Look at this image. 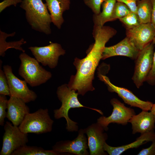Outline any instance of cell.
Wrapping results in <instances>:
<instances>
[{"label": "cell", "mask_w": 155, "mask_h": 155, "mask_svg": "<svg viewBox=\"0 0 155 155\" xmlns=\"http://www.w3.org/2000/svg\"><path fill=\"white\" fill-rule=\"evenodd\" d=\"M87 136L88 144L90 155H106L104 146L108 138L104 128L98 123H94L84 129Z\"/></svg>", "instance_id": "7c38bea8"}, {"label": "cell", "mask_w": 155, "mask_h": 155, "mask_svg": "<svg viewBox=\"0 0 155 155\" xmlns=\"http://www.w3.org/2000/svg\"><path fill=\"white\" fill-rule=\"evenodd\" d=\"M2 146L0 155H11L16 150L26 145L28 134L22 132L19 127L7 121L4 126Z\"/></svg>", "instance_id": "52a82bcc"}, {"label": "cell", "mask_w": 155, "mask_h": 155, "mask_svg": "<svg viewBox=\"0 0 155 155\" xmlns=\"http://www.w3.org/2000/svg\"><path fill=\"white\" fill-rule=\"evenodd\" d=\"M155 140L154 131L141 134L135 141L129 144L120 146L113 147L105 143L104 146V150L109 155H120L130 149L137 148L149 142Z\"/></svg>", "instance_id": "d6986e66"}, {"label": "cell", "mask_w": 155, "mask_h": 155, "mask_svg": "<svg viewBox=\"0 0 155 155\" xmlns=\"http://www.w3.org/2000/svg\"><path fill=\"white\" fill-rule=\"evenodd\" d=\"M57 97L61 103L60 107L54 110V116L57 119L64 118L66 121V129L68 131H77L78 129V123L72 120L68 116L69 110L71 108L84 107L97 112L101 114L102 112L100 110L86 106L82 105L78 98L77 92L70 89L67 84L59 87L57 91Z\"/></svg>", "instance_id": "3957f363"}, {"label": "cell", "mask_w": 155, "mask_h": 155, "mask_svg": "<svg viewBox=\"0 0 155 155\" xmlns=\"http://www.w3.org/2000/svg\"><path fill=\"white\" fill-rule=\"evenodd\" d=\"M61 154L52 149L46 150L40 147L25 145L15 150L11 155H59Z\"/></svg>", "instance_id": "603a6c76"}, {"label": "cell", "mask_w": 155, "mask_h": 155, "mask_svg": "<svg viewBox=\"0 0 155 155\" xmlns=\"http://www.w3.org/2000/svg\"><path fill=\"white\" fill-rule=\"evenodd\" d=\"M140 51L127 36L114 45L104 48L102 59L115 56H123L135 60Z\"/></svg>", "instance_id": "9a60e30c"}, {"label": "cell", "mask_w": 155, "mask_h": 155, "mask_svg": "<svg viewBox=\"0 0 155 155\" xmlns=\"http://www.w3.org/2000/svg\"><path fill=\"white\" fill-rule=\"evenodd\" d=\"M15 32L11 34H7L0 30V56L4 57L6 51L8 49L13 48L25 52V51L21 46L26 43L24 39L22 38L20 40L16 41L7 42L6 39L9 37L14 36Z\"/></svg>", "instance_id": "44dd1931"}, {"label": "cell", "mask_w": 155, "mask_h": 155, "mask_svg": "<svg viewBox=\"0 0 155 155\" xmlns=\"http://www.w3.org/2000/svg\"><path fill=\"white\" fill-rule=\"evenodd\" d=\"M152 8V12L151 23L155 29V0H151Z\"/></svg>", "instance_id": "d6a6232c"}, {"label": "cell", "mask_w": 155, "mask_h": 155, "mask_svg": "<svg viewBox=\"0 0 155 155\" xmlns=\"http://www.w3.org/2000/svg\"><path fill=\"white\" fill-rule=\"evenodd\" d=\"M119 19L125 26L126 29L134 28L141 24L137 13L132 12Z\"/></svg>", "instance_id": "d4e9b609"}, {"label": "cell", "mask_w": 155, "mask_h": 155, "mask_svg": "<svg viewBox=\"0 0 155 155\" xmlns=\"http://www.w3.org/2000/svg\"><path fill=\"white\" fill-rule=\"evenodd\" d=\"M50 15L51 22L60 29L64 20L63 15L70 7V0H44Z\"/></svg>", "instance_id": "ac0fdd59"}, {"label": "cell", "mask_w": 155, "mask_h": 155, "mask_svg": "<svg viewBox=\"0 0 155 155\" xmlns=\"http://www.w3.org/2000/svg\"><path fill=\"white\" fill-rule=\"evenodd\" d=\"M0 94L10 96L9 86L6 75L1 68L2 61L0 60Z\"/></svg>", "instance_id": "484cf974"}, {"label": "cell", "mask_w": 155, "mask_h": 155, "mask_svg": "<svg viewBox=\"0 0 155 155\" xmlns=\"http://www.w3.org/2000/svg\"><path fill=\"white\" fill-rule=\"evenodd\" d=\"M155 48L153 41L146 45L140 51L135 60L132 80L137 88L146 81L151 70Z\"/></svg>", "instance_id": "8992f818"}, {"label": "cell", "mask_w": 155, "mask_h": 155, "mask_svg": "<svg viewBox=\"0 0 155 155\" xmlns=\"http://www.w3.org/2000/svg\"><path fill=\"white\" fill-rule=\"evenodd\" d=\"M28 49L39 63L51 69L57 65L59 57L65 53V50L60 44L51 42L46 46H30Z\"/></svg>", "instance_id": "ba28073f"}, {"label": "cell", "mask_w": 155, "mask_h": 155, "mask_svg": "<svg viewBox=\"0 0 155 155\" xmlns=\"http://www.w3.org/2000/svg\"><path fill=\"white\" fill-rule=\"evenodd\" d=\"M113 107V112L109 116H101L97 120V123L103 127L105 131L108 129L111 123H116L125 125L127 124L131 117L135 115L134 110L126 106L124 104L116 98L110 101Z\"/></svg>", "instance_id": "9c48e42d"}, {"label": "cell", "mask_w": 155, "mask_h": 155, "mask_svg": "<svg viewBox=\"0 0 155 155\" xmlns=\"http://www.w3.org/2000/svg\"><path fill=\"white\" fill-rule=\"evenodd\" d=\"M132 125V133L141 134L154 131L155 115L151 111H142L133 116L129 121Z\"/></svg>", "instance_id": "e0dca14e"}, {"label": "cell", "mask_w": 155, "mask_h": 155, "mask_svg": "<svg viewBox=\"0 0 155 155\" xmlns=\"http://www.w3.org/2000/svg\"><path fill=\"white\" fill-rule=\"evenodd\" d=\"M87 138H86L84 129H80L78 135L72 141L65 140L57 142L52 147V150L61 154L69 153L77 155L90 154Z\"/></svg>", "instance_id": "4fadbf2b"}, {"label": "cell", "mask_w": 155, "mask_h": 155, "mask_svg": "<svg viewBox=\"0 0 155 155\" xmlns=\"http://www.w3.org/2000/svg\"><path fill=\"white\" fill-rule=\"evenodd\" d=\"M21 63L19 74L32 87H36L46 83L52 77L51 73L46 70L34 58L25 52L19 56Z\"/></svg>", "instance_id": "277c9868"}, {"label": "cell", "mask_w": 155, "mask_h": 155, "mask_svg": "<svg viewBox=\"0 0 155 155\" xmlns=\"http://www.w3.org/2000/svg\"><path fill=\"white\" fill-rule=\"evenodd\" d=\"M131 11L124 3L117 2L115 5L112 17V21L125 17Z\"/></svg>", "instance_id": "cb8c5ba5"}, {"label": "cell", "mask_w": 155, "mask_h": 155, "mask_svg": "<svg viewBox=\"0 0 155 155\" xmlns=\"http://www.w3.org/2000/svg\"><path fill=\"white\" fill-rule=\"evenodd\" d=\"M117 2L123 3L126 5L132 12L137 13V1L139 0H116Z\"/></svg>", "instance_id": "4dcf8cb0"}, {"label": "cell", "mask_w": 155, "mask_h": 155, "mask_svg": "<svg viewBox=\"0 0 155 155\" xmlns=\"http://www.w3.org/2000/svg\"><path fill=\"white\" fill-rule=\"evenodd\" d=\"M150 111L155 115V103L153 104Z\"/></svg>", "instance_id": "836d02e7"}, {"label": "cell", "mask_w": 155, "mask_h": 155, "mask_svg": "<svg viewBox=\"0 0 155 155\" xmlns=\"http://www.w3.org/2000/svg\"><path fill=\"white\" fill-rule=\"evenodd\" d=\"M8 100L6 95L0 94V125H4L5 119L6 117Z\"/></svg>", "instance_id": "4316f807"}, {"label": "cell", "mask_w": 155, "mask_h": 155, "mask_svg": "<svg viewBox=\"0 0 155 155\" xmlns=\"http://www.w3.org/2000/svg\"><path fill=\"white\" fill-rule=\"evenodd\" d=\"M98 77L100 80L106 84L108 90L116 93L126 104L131 106L140 108L142 111H150L153 103L150 101L141 100L131 91L127 88L117 86L110 82L108 77L98 72Z\"/></svg>", "instance_id": "8fae6325"}, {"label": "cell", "mask_w": 155, "mask_h": 155, "mask_svg": "<svg viewBox=\"0 0 155 155\" xmlns=\"http://www.w3.org/2000/svg\"><path fill=\"white\" fill-rule=\"evenodd\" d=\"M22 1V0H3L0 3V13L11 5L16 7L18 3H20Z\"/></svg>", "instance_id": "f546056e"}, {"label": "cell", "mask_w": 155, "mask_h": 155, "mask_svg": "<svg viewBox=\"0 0 155 155\" xmlns=\"http://www.w3.org/2000/svg\"><path fill=\"white\" fill-rule=\"evenodd\" d=\"M149 147L142 149L137 154L138 155H155V140L152 141Z\"/></svg>", "instance_id": "1f68e13d"}, {"label": "cell", "mask_w": 155, "mask_h": 155, "mask_svg": "<svg viewBox=\"0 0 155 155\" xmlns=\"http://www.w3.org/2000/svg\"><path fill=\"white\" fill-rule=\"evenodd\" d=\"M116 33L113 28L103 26L93 37L94 43L87 56L82 59H75L73 64L77 72L71 76L67 85L71 89L77 91L78 95L84 96L88 91L94 90L92 82L96 68L102 59L105 44Z\"/></svg>", "instance_id": "6da1fadb"}, {"label": "cell", "mask_w": 155, "mask_h": 155, "mask_svg": "<svg viewBox=\"0 0 155 155\" xmlns=\"http://www.w3.org/2000/svg\"><path fill=\"white\" fill-rule=\"evenodd\" d=\"M116 0H105L102 6V11L98 15L94 14L93 20L94 25L92 32L93 36L106 22L112 21V17Z\"/></svg>", "instance_id": "ffe728a7"}, {"label": "cell", "mask_w": 155, "mask_h": 155, "mask_svg": "<svg viewBox=\"0 0 155 155\" xmlns=\"http://www.w3.org/2000/svg\"><path fill=\"white\" fill-rule=\"evenodd\" d=\"M137 5V14L141 23L151 22L152 8L151 0H139Z\"/></svg>", "instance_id": "7402d4cb"}, {"label": "cell", "mask_w": 155, "mask_h": 155, "mask_svg": "<svg viewBox=\"0 0 155 155\" xmlns=\"http://www.w3.org/2000/svg\"><path fill=\"white\" fill-rule=\"evenodd\" d=\"M20 7L25 11L26 20L32 29L46 35L51 33L50 15L42 0H22Z\"/></svg>", "instance_id": "7a4b0ae2"}, {"label": "cell", "mask_w": 155, "mask_h": 155, "mask_svg": "<svg viewBox=\"0 0 155 155\" xmlns=\"http://www.w3.org/2000/svg\"><path fill=\"white\" fill-rule=\"evenodd\" d=\"M105 0H83L84 3L92 10L94 14L98 15L100 12L101 7Z\"/></svg>", "instance_id": "83f0119b"}, {"label": "cell", "mask_w": 155, "mask_h": 155, "mask_svg": "<svg viewBox=\"0 0 155 155\" xmlns=\"http://www.w3.org/2000/svg\"><path fill=\"white\" fill-rule=\"evenodd\" d=\"M3 70L7 78L10 96L21 98L26 103L36 100V93L29 88L25 80L19 79L13 74L11 66L4 65Z\"/></svg>", "instance_id": "30bf717a"}, {"label": "cell", "mask_w": 155, "mask_h": 155, "mask_svg": "<svg viewBox=\"0 0 155 155\" xmlns=\"http://www.w3.org/2000/svg\"><path fill=\"white\" fill-rule=\"evenodd\" d=\"M126 35L141 51L153 41L155 36V29L151 22L141 23L134 28L126 29Z\"/></svg>", "instance_id": "5bb4252c"}, {"label": "cell", "mask_w": 155, "mask_h": 155, "mask_svg": "<svg viewBox=\"0 0 155 155\" xmlns=\"http://www.w3.org/2000/svg\"><path fill=\"white\" fill-rule=\"evenodd\" d=\"M153 41L155 48V36ZM146 81L150 85H155V50L153 55L152 67L147 76Z\"/></svg>", "instance_id": "f1b7e54d"}, {"label": "cell", "mask_w": 155, "mask_h": 155, "mask_svg": "<svg viewBox=\"0 0 155 155\" xmlns=\"http://www.w3.org/2000/svg\"><path fill=\"white\" fill-rule=\"evenodd\" d=\"M53 123L48 109L40 108L34 113H28L18 127L24 133L39 134L51 131Z\"/></svg>", "instance_id": "5b68a950"}, {"label": "cell", "mask_w": 155, "mask_h": 155, "mask_svg": "<svg viewBox=\"0 0 155 155\" xmlns=\"http://www.w3.org/2000/svg\"><path fill=\"white\" fill-rule=\"evenodd\" d=\"M26 103L21 98L10 96L8 100L6 118L14 125L18 126L30 112Z\"/></svg>", "instance_id": "2e32d148"}]
</instances>
